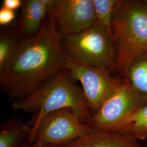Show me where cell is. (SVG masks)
I'll return each instance as SVG.
<instances>
[{
    "label": "cell",
    "mask_w": 147,
    "mask_h": 147,
    "mask_svg": "<svg viewBox=\"0 0 147 147\" xmlns=\"http://www.w3.org/2000/svg\"><path fill=\"white\" fill-rule=\"evenodd\" d=\"M147 104V97L138 93L124 79V83L92 115L88 124L94 129L115 131L128 116Z\"/></svg>",
    "instance_id": "52a82bcc"
},
{
    "label": "cell",
    "mask_w": 147,
    "mask_h": 147,
    "mask_svg": "<svg viewBox=\"0 0 147 147\" xmlns=\"http://www.w3.org/2000/svg\"><path fill=\"white\" fill-rule=\"evenodd\" d=\"M20 147H56L50 146V145H44V144H40L37 143H32V144H26Z\"/></svg>",
    "instance_id": "ac0fdd59"
},
{
    "label": "cell",
    "mask_w": 147,
    "mask_h": 147,
    "mask_svg": "<svg viewBox=\"0 0 147 147\" xmlns=\"http://www.w3.org/2000/svg\"><path fill=\"white\" fill-rule=\"evenodd\" d=\"M66 53L47 15L40 31L24 39L10 63L0 71V87L8 99H23L65 68Z\"/></svg>",
    "instance_id": "6da1fadb"
},
{
    "label": "cell",
    "mask_w": 147,
    "mask_h": 147,
    "mask_svg": "<svg viewBox=\"0 0 147 147\" xmlns=\"http://www.w3.org/2000/svg\"><path fill=\"white\" fill-rule=\"evenodd\" d=\"M23 1L21 0H3L2 1V8L15 11L21 7Z\"/></svg>",
    "instance_id": "e0dca14e"
},
{
    "label": "cell",
    "mask_w": 147,
    "mask_h": 147,
    "mask_svg": "<svg viewBox=\"0 0 147 147\" xmlns=\"http://www.w3.org/2000/svg\"><path fill=\"white\" fill-rule=\"evenodd\" d=\"M93 1L96 18V23L112 34V18L115 9L119 0Z\"/></svg>",
    "instance_id": "9a60e30c"
},
{
    "label": "cell",
    "mask_w": 147,
    "mask_h": 147,
    "mask_svg": "<svg viewBox=\"0 0 147 147\" xmlns=\"http://www.w3.org/2000/svg\"><path fill=\"white\" fill-rule=\"evenodd\" d=\"M69 75L64 69L26 97L12 102V110L31 114V134L45 116L64 109H72L82 123H88L93 113L82 90Z\"/></svg>",
    "instance_id": "7a4b0ae2"
},
{
    "label": "cell",
    "mask_w": 147,
    "mask_h": 147,
    "mask_svg": "<svg viewBox=\"0 0 147 147\" xmlns=\"http://www.w3.org/2000/svg\"><path fill=\"white\" fill-rule=\"evenodd\" d=\"M138 143L119 132L93 129L84 136L62 147H135Z\"/></svg>",
    "instance_id": "30bf717a"
},
{
    "label": "cell",
    "mask_w": 147,
    "mask_h": 147,
    "mask_svg": "<svg viewBox=\"0 0 147 147\" xmlns=\"http://www.w3.org/2000/svg\"><path fill=\"white\" fill-rule=\"evenodd\" d=\"M146 1V2H147V1Z\"/></svg>",
    "instance_id": "ffe728a7"
},
{
    "label": "cell",
    "mask_w": 147,
    "mask_h": 147,
    "mask_svg": "<svg viewBox=\"0 0 147 147\" xmlns=\"http://www.w3.org/2000/svg\"><path fill=\"white\" fill-rule=\"evenodd\" d=\"M23 39L15 31L13 27L0 34V71L10 63L20 49Z\"/></svg>",
    "instance_id": "4fadbf2b"
},
{
    "label": "cell",
    "mask_w": 147,
    "mask_h": 147,
    "mask_svg": "<svg viewBox=\"0 0 147 147\" xmlns=\"http://www.w3.org/2000/svg\"><path fill=\"white\" fill-rule=\"evenodd\" d=\"M65 68L73 79L81 82L93 114L124 82L118 78L112 77L109 70L91 66L67 55Z\"/></svg>",
    "instance_id": "8992f818"
},
{
    "label": "cell",
    "mask_w": 147,
    "mask_h": 147,
    "mask_svg": "<svg viewBox=\"0 0 147 147\" xmlns=\"http://www.w3.org/2000/svg\"><path fill=\"white\" fill-rule=\"evenodd\" d=\"M61 44L64 53L74 59L111 71L116 68L117 54L112 35L97 23L66 37Z\"/></svg>",
    "instance_id": "277c9868"
},
{
    "label": "cell",
    "mask_w": 147,
    "mask_h": 147,
    "mask_svg": "<svg viewBox=\"0 0 147 147\" xmlns=\"http://www.w3.org/2000/svg\"><path fill=\"white\" fill-rule=\"evenodd\" d=\"M124 79L138 93L147 98V56L134 61Z\"/></svg>",
    "instance_id": "5bb4252c"
},
{
    "label": "cell",
    "mask_w": 147,
    "mask_h": 147,
    "mask_svg": "<svg viewBox=\"0 0 147 147\" xmlns=\"http://www.w3.org/2000/svg\"><path fill=\"white\" fill-rule=\"evenodd\" d=\"M111 30L117 54L115 69L125 79L132 63L147 56L146 1L119 0Z\"/></svg>",
    "instance_id": "3957f363"
},
{
    "label": "cell",
    "mask_w": 147,
    "mask_h": 147,
    "mask_svg": "<svg viewBox=\"0 0 147 147\" xmlns=\"http://www.w3.org/2000/svg\"><path fill=\"white\" fill-rule=\"evenodd\" d=\"M143 147V146H141V144H140V143H138V144H137L136 146V147Z\"/></svg>",
    "instance_id": "d6986e66"
},
{
    "label": "cell",
    "mask_w": 147,
    "mask_h": 147,
    "mask_svg": "<svg viewBox=\"0 0 147 147\" xmlns=\"http://www.w3.org/2000/svg\"><path fill=\"white\" fill-rule=\"evenodd\" d=\"M48 16L61 41L96 22L93 0H53Z\"/></svg>",
    "instance_id": "ba28073f"
},
{
    "label": "cell",
    "mask_w": 147,
    "mask_h": 147,
    "mask_svg": "<svg viewBox=\"0 0 147 147\" xmlns=\"http://www.w3.org/2000/svg\"><path fill=\"white\" fill-rule=\"evenodd\" d=\"M32 126L30 121L11 118L0 127V147H20L29 143Z\"/></svg>",
    "instance_id": "8fae6325"
},
{
    "label": "cell",
    "mask_w": 147,
    "mask_h": 147,
    "mask_svg": "<svg viewBox=\"0 0 147 147\" xmlns=\"http://www.w3.org/2000/svg\"><path fill=\"white\" fill-rule=\"evenodd\" d=\"M115 131L132 137L135 140L147 139V104L132 113Z\"/></svg>",
    "instance_id": "7c38bea8"
},
{
    "label": "cell",
    "mask_w": 147,
    "mask_h": 147,
    "mask_svg": "<svg viewBox=\"0 0 147 147\" xmlns=\"http://www.w3.org/2000/svg\"><path fill=\"white\" fill-rule=\"evenodd\" d=\"M16 18L15 11L1 7L0 9V25L6 26L11 23Z\"/></svg>",
    "instance_id": "2e32d148"
},
{
    "label": "cell",
    "mask_w": 147,
    "mask_h": 147,
    "mask_svg": "<svg viewBox=\"0 0 147 147\" xmlns=\"http://www.w3.org/2000/svg\"><path fill=\"white\" fill-rule=\"evenodd\" d=\"M93 129L84 123L71 109L56 111L45 116L32 132L28 144L62 147L84 136Z\"/></svg>",
    "instance_id": "5b68a950"
},
{
    "label": "cell",
    "mask_w": 147,
    "mask_h": 147,
    "mask_svg": "<svg viewBox=\"0 0 147 147\" xmlns=\"http://www.w3.org/2000/svg\"><path fill=\"white\" fill-rule=\"evenodd\" d=\"M53 0L23 1L21 13L13 25L16 33L23 39L35 36L40 31Z\"/></svg>",
    "instance_id": "9c48e42d"
}]
</instances>
